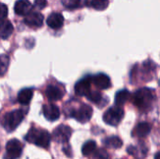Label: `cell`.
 Wrapping results in <instances>:
<instances>
[{
  "label": "cell",
  "mask_w": 160,
  "mask_h": 159,
  "mask_svg": "<svg viewBox=\"0 0 160 159\" xmlns=\"http://www.w3.org/2000/svg\"><path fill=\"white\" fill-rule=\"evenodd\" d=\"M33 89L23 88L18 94V102L22 105H27L33 97Z\"/></svg>",
  "instance_id": "cell-15"
},
{
  "label": "cell",
  "mask_w": 160,
  "mask_h": 159,
  "mask_svg": "<svg viewBox=\"0 0 160 159\" xmlns=\"http://www.w3.org/2000/svg\"><path fill=\"white\" fill-rule=\"evenodd\" d=\"M129 98H130V93L128 90L124 89V90L118 91L115 95V104L117 106H122Z\"/></svg>",
  "instance_id": "cell-18"
},
{
  "label": "cell",
  "mask_w": 160,
  "mask_h": 159,
  "mask_svg": "<svg viewBox=\"0 0 160 159\" xmlns=\"http://www.w3.org/2000/svg\"><path fill=\"white\" fill-rule=\"evenodd\" d=\"M43 21V15L39 12H30L24 17V23L30 27H40Z\"/></svg>",
  "instance_id": "cell-9"
},
{
  "label": "cell",
  "mask_w": 160,
  "mask_h": 159,
  "mask_svg": "<svg viewBox=\"0 0 160 159\" xmlns=\"http://www.w3.org/2000/svg\"><path fill=\"white\" fill-rule=\"evenodd\" d=\"M35 5L38 8L42 9L47 6V1L46 0H35Z\"/></svg>",
  "instance_id": "cell-27"
},
{
  "label": "cell",
  "mask_w": 160,
  "mask_h": 159,
  "mask_svg": "<svg viewBox=\"0 0 160 159\" xmlns=\"http://www.w3.org/2000/svg\"><path fill=\"white\" fill-rule=\"evenodd\" d=\"M106 147H109V148H113V149H118V148H121L122 145H123V142L122 140L119 138V137H116V136H112V137H109L107 138L104 142Z\"/></svg>",
  "instance_id": "cell-19"
},
{
  "label": "cell",
  "mask_w": 160,
  "mask_h": 159,
  "mask_svg": "<svg viewBox=\"0 0 160 159\" xmlns=\"http://www.w3.org/2000/svg\"><path fill=\"white\" fill-rule=\"evenodd\" d=\"M22 152V143L16 140H10L6 144V153L4 156V159H17L19 158Z\"/></svg>",
  "instance_id": "cell-5"
},
{
  "label": "cell",
  "mask_w": 160,
  "mask_h": 159,
  "mask_svg": "<svg viewBox=\"0 0 160 159\" xmlns=\"http://www.w3.org/2000/svg\"><path fill=\"white\" fill-rule=\"evenodd\" d=\"M151 131V126L148 123H140L136 128H135V134L136 136H138L139 138H144L147 135H149Z\"/></svg>",
  "instance_id": "cell-17"
},
{
  "label": "cell",
  "mask_w": 160,
  "mask_h": 159,
  "mask_svg": "<svg viewBox=\"0 0 160 159\" xmlns=\"http://www.w3.org/2000/svg\"><path fill=\"white\" fill-rule=\"evenodd\" d=\"M8 7L5 4H1V12H0V17H1V22L5 21V19L8 16Z\"/></svg>",
  "instance_id": "cell-26"
},
{
  "label": "cell",
  "mask_w": 160,
  "mask_h": 159,
  "mask_svg": "<svg viewBox=\"0 0 160 159\" xmlns=\"http://www.w3.org/2000/svg\"><path fill=\"white\" fill-rule=\"evenodd\" d=\"M45 93H46V97L51 101L60 100L63 97V96H64V92L59 87L54 86V85H49L46 88V92Z\"/></svg>",
  "instance_id": "cell-14"
},
{
  "label": "cell",
  "mask_w": 160,
  "mask_h": 159,
  "mask_svg": "<svg viewBox=\"0 0 160 159\" xmlns=\"http://www.w3.org/2000/svg\"><path fill=\"white\" fill-rule=\"evenodd\" d=\"M92 83H93V80L91 77H85V78L80 80L76 83L75 88H74L76 95H78L80 97H82V96L87 97V95L92 91L91 90Z\"/></svg>",
  "instance_id": "cell-7"
},
{
  "label": "cell",
  "mask_w": 160,
  "mask_h": 159,
  "mask_svg": "<svg viewBox=\"0 0 160 159\" xmlns=\"http://www.w3.org/2000/svg\"><path fill=\"white\" fill-rule=\"evenodd\" d=\"M33 8L29 0H18L14 5V11L19 16H26Z\"/></svg>",
  "instance_id": "cell-11"
},
{
  "label": "cell",
  "mask_w": 160,
  "mask_h": 159,
  "mask_svg": "<svg viewBox=\"0 0 160 159\" xmlns=\"http://www.w3.org/2000/svg\"><path fill=\"white\" fill-rule=\"evenodd\" d=\"M23 117H24V112L22 110H15L7 113L3 119V126L5 129L8 132L13 131L22 123Z\"/></svg>",
  "instance_id": "cell-3"
},
{
  "label": "cell",
  "mask_w": 160,
  "mask_h": 159,
  "mask_svg": "<svg viewBox=\"0 0 160 159\" xmlns=\"http://www.w3.org/2000/svg\"><path fill=\"white\" fill-rule=\"evenodd\" d=\"M93 114V110L89 105L82 104L78 110L72 112V117H74L80 123H86L88 122Z\"/></svg>",
  "instance_id": "cell-6"
},
{
  "label": "cell",
  "mask_w": 160,
  "mask_h": 159,
  "mask_svg": "<svg viewBox=\"0 0 160 159\" xmlns=\"http://www.w3.org/2000/svg\"><path fill=\"white\" fill-rule=\"evenodd\" d=\"M125 112L124 110L120 106H115L110 108L103 115L104 122L109 126H117L124 118Z\"/></svg>",
  "instance_id": "cell-4"
},
{
  "label": "cell",
  "mask_w": 160,
  "mask_h": 159,
  "mask_svg": "<svg viewBox=\"0 0 160 159\" xmlns=\"http://www.w3.org/2000/svg\"><path fill=\"white\" fill-rule=\"evenodd\" d=\"M46 22L48 24L49 27H51L52 29L57 30L59 28H61L63 26L64 23V17L61 13L58 12H53L52 13L46 20Z\"/></svg>",
  "instance_id": "cell-13"
},
{
  "label": "cell",
  "mask_w": 160,
  "mask_h": 159,
  "mask_svg": "<svg viewBox=\"0 0 160 159\" xmlns=\"http://www.w3.org/2000/svg\"><path fill=\"white\" fill-rule=\"evenodd\" d=\"M25 140L28 142H31L35 145H38L42 148H46L50 144L51 135L46 130L32 128L28 131L27 135L25 136Z\"/></svg>",
  "instance_id": "cell-2"
},
{
  "label": "cell",
  "mask_w": 160,
  "mask_h": 159,
  "mask_svg": "<svg viewBox=\"0 0 160 159\" xmlns=\"http://www.w3.org/2000/svg\"><path fill=\"white\" fill-rule=\"evenodd\" d=\"M109 158V156H108V153L103 150V149H100L98 150V152L95 153L94 155V157L93 159H108Z\"/></svg>",
  "instance_id": "cell-25"
},
{
  "label": "cell",
  "mask_w": 160,
  "mask_h": 159,
  "mask_svg": "<svg viewBox=\"0 0 160 159\" xmlns=\"http://www.w3.org/2000/svg\"><path fill=\"white\" fill-rule=\"evenodd\" d=\"M87 98L89 100H91L92 102H94V103H98L101 100L102 96H101V93L98 92V91H91L87 95Z\"/></svg>",
  "instance_id": "cell-23"
},
{
  "label": "cell",
  "mask_w": 160,
  "mask_h": 159,
  "mask_svg": "<svg viewBox=\"0 0 160 159\" xmlns=\"http://www.w3.org/2000/svg\"><path fill=\"white\" fill-rule=\"evenodd\" d=\"M92 80L96 87H98L100 90H106L112 86L111 79L104 73H98L95 75L94 77H92Z\"/></svg>",
  "instance_id": "cell-10"
},
{
  "label": "cell",
  "mask_w": 160,
  "mask_h": 159,
  "mask_svg": "<svg viewBox=\"0 0 160 159\" xmlns=\"http://www.w3.org/2000/svg\"><path fill=\"white\" fill-rule=\"evenodd\" d=\"M86 0H63V4L68 8H77L85 5Z\"/></svg>",
  "instance_id": "cell-22"
},
{
  "label": "cell",
  "mask_w": 160,
  "mask_h": 159,
  "mask_svg": "<svg viewBox=\"0 0 160 159\" xmlns=\"http://www.w3.org/2000/svg\"><path fill=\"white\" fill-rule=\"evenodd\" d=\"M155 159H160V152H158L157 155H156V157H155Z\"/></svg>",
  "instance_id": "cell-28"
},
{
  "label": "cell",
  "mask_w": 160,
  "mask_h": 159,
  "mask_svg": "<svg viewBox=\"0 0 160 159\" xmlns=\"http://www.w3.org/2000/svg\"><path fill=\"white\" fill-rule=\"evenodd\" d=\"M43 115L44 117L51 122L56 121L60 117V111L57 106L53 104H48L43 106Z\"/></svg>",
  "instance_id": "cell-12"
},
{
  "label": "cell",
  "mask_w": 160,
  "mask_h": 159,
  "mask_svg": "<svg viewBox=\"0 0 160 159\" xmlns=\"http://www.w3.org/2000/svg\"><path fill=\"white\" fill-rule=\"evenodd\" d=\"M90 6L97 10H104L109 6V0H91Z\"/></svg>",
  "instance_id": "cell-21"
},
{
  "label": "cell",
  "mask_w": 160,
  "mask_h": 159,
  "mask_svg": "<svg viewBox=\"0 0 160 159\" xmlns=\"http://www.w3.org/2000/svg\"><path fill=\"white\" fill-rule=\"evenodd\" d=\"M155 101V94L149 88L139 89L133 96V103L140 110H148Z\"/></svg>",
  "instance_id": "cell-1"
},
{
  "label": "cell",
  "mask_w": 160,
  "mask_h": 159,
  "mask_svg": "<svg viewBox=\"0 0 160 159\" xmlns=\"http://www.w3.org/2000/svg\"><path fill=\"white\" fill-rule=\"evenodd\" d=\"M96 148H97L96 142H94V141H88V142H86L82 145V155L84 157H88V156H90L91 154H93L95 152Z\"/></svg>",
  "instance_id": "cell-20"
},
{
  "label": "cell",
  "mask_w": 160,
  "mask_h": 159,
  "mask_svg": "<svg viewBox=\"0 0 160 159\" xmlns=\"http://www.w3.org/2000/svg\"><path fill=\"white\" fill-rule=\"evenodd\" d=\"M8 67V57L3 54L1 56V75L5 74V71L7 70Z\"/></svg>",
  "instance_id": "cell-24"
},
{
  "label": "cell",
  "mask_w": 160,
  "mask_h": 159,
  "mask_svg": "<svg viewBox=\"0 0 160 159\" xmlns=\"http://www.w3.org/2000/svg\"><path fill=\"white\" fill-rule=\"evenodd\" d=\"M13 32V25L12 23L6 20L1 22V29H0V36L2 39H7L10 37Z\"/></svg>",
  "instance_id": "cell-16"
},
{
  "label": "cell",
  "mask_w": 160,
  "mask_h": 159,
  "mask_svg": "<svg viewBox=\"0 0 160 159\" xmlns=\"http://www.w3.org/2000/svg\"><path fill=\"white\" fill-rule=\"evenodd\" d=\"M71 128L69 127L61 125L53 131V140L57 142H67L71 136Z\"/></svg>",
  "instance_id": "cell-8"
}]
</instances>
